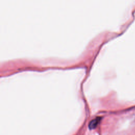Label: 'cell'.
I'll return each mask as SVG.
<instances>
[{
	"label": "cell",
	"mask_w": 135,
	"mask_h": 135,
	"mask_svg": "<svg viewBox=\"0 0 135 135\" xmlns=\"http://www.w3.org/2000/svg\"><path fill=\"white\" fill-rule=\"evenodd\" d=\"M101 120V118L100 117H98L95 118L94 119L92 120L89 123V127L90 129H94L95 127H97V126L98 125V124L99 123L100 121Z\"/></svg>",
	"instance_id": "cell-1"
}]
</instances>
